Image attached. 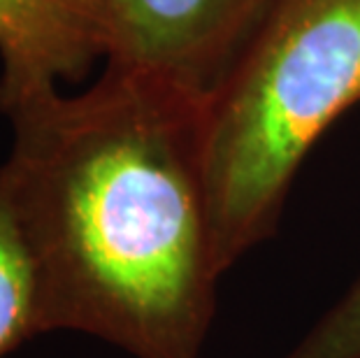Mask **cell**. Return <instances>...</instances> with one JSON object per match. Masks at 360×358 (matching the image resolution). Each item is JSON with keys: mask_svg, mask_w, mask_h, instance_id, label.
<instances>
[{"mask_svg": "<svg viewBox=\"0 0 360 358\" xmlns=\"http://www.w3.org/2000/svg\"><path fill=\"white\" fill-rule=\"evenodd\" d=\"M360 103V0H274L202 105L214 263L267 240L302 158Z\"/></svg>", "mask_w": 360, "mask_h": 358, "instance_id": "obj_2", "label": "cell"}, {"mask_svg": "<svg viewBox=\"0 0 360 358\" xmlns=\"http://www.w3.org/2000/svg\"><path fill=\"white\" fill-rule=\"evenodd\" d=\"M202 105L107 65L79 96L51 91L7 114L0 181L33 261L42 333H86L135 358H200L221 277Z\"/></svg>", "mask_w": 360, "mask_h": 358, "instance_id": "obj_1", "label": "cell"}, {"mask_svg": "<svg viewBox=\"0 0 360 358\" xmlns=\"http://www.w3.org/2000/svg\"><path fill=\"white\" fill-rule=\"evenodd\" d=\"M274 0H107V65L207 101Z\"/></svg>", "mask_w": 360, "mask_h": 358, "instance_id": "obj_3", "label": "cell"}, {"mask_svg": "<svg viewBox=\"0 0 360 358\" xmlns=\"http://www.w3.org/2000/svg\"><path fill=\"white\" fill-rule=\"evenodd\" d=\"M107 49V0H0V114L82 77Z\"/></svg>", "mask_w": 360, "mask_h": 358, "instance_id": "obj_4", "label": "cell"}, {"mask_svg": "<svg viewBox=\"0 0 360 358\" xmlns=\"http://www.w3.org/2000/svg\"><path fill=\"white\" fill-rule=\"evenodd\" d=\"M283 358H360V277Z\"/></svg>", "mask_w": 360, "mask_h": 358, "instance_id": "obj_6", "label": "cell"}, {"mask_svg": "<svg viewBox=\"0 0 360 358\" xmlns=\"http://www.w3.org/2000/svg\"><path fill=\"white\" fill-rule=\"evenodd\" d=\"M35 335H42L35 270L0 181V358Z\"/></svg>", "mask_w": 360, "mask_h": 358, "instance_id": "obj_5", "label": "cell"}]
</instances>
